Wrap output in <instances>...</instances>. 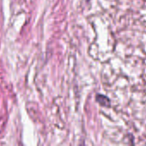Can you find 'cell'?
Segmentation results:
<instances>
[{
    "instance_id": "6da1fadb",
    "label": "cell",
    "mask_w": 146,
    "mask_h": 146,
    "mask_svg": "<svg viewBox=\"0 0 146 146\" xmlns=\"http://www.w3.org/2000/svg\"><path fill=\"white\" fill-rule=\"evenodd\" d=\"M96 100L102 106H104V107H110V99L107 97L104 96V95H97Z\"/></svg>"
}]
</instances>
